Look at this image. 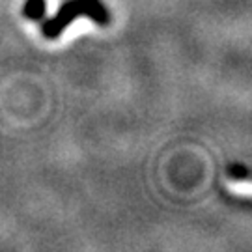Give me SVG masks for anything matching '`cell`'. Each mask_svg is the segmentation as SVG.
I'll return each instance as SVG.
<instances>
[{
    "label": "cell",
    "instance_id": "6da1fadb",
    "mask_svg": "<svg viewBox=\"0 0 252 252\" xmlns=\"http://www.w3.org/2000/svg\"><path fill=\"white\" fill-rule=\"evenodd\" d=\"M79 15H90L97 23H108V13L99 0H71L63 4L62 9L56 13V17L45 23L43 34L47 37H56L63 28Z\"/></svg>",
    "mask_w": 252,
    "mask_h": 252
},
{
    "label": "cell",
    "instance_id": "7a4b0ae2",
    "mask_svg": "<svg viewBox=\"0 0 252 252\" xmlns=\"http://www.w3.org/2000/svg\"><path fill=\"white\" fill-rule=\"evenodd\" d=\"M43 11H45V4H43V0H30L27 4V8H25V15L32 19H37L43 15Z\"/></svg>",
    "mask_w": 252,
    "mask_h": 252
}]
</instances>
